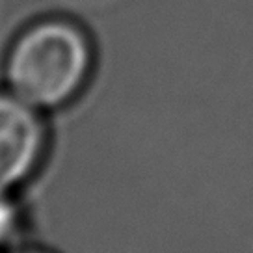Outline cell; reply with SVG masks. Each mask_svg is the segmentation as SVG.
<instances>
[{
	"mask_svg": "<svg viewBox=\"0 0 253 253\" xmlns=\"http://www.w3.org/2000/svg\"><path fill=\"white\" fill-rule=\"evenodd\" d=\"M91 54L82 32L65 23L34 26L15 43L8 58L11 93L34 108H54L79 91Z\"/></svg>",
	"mask_w": 253,
	"mask_h": 253,
	"instance_id": "obj_1",
	"label": "cell"
},
{
	"mask_svg": "<svg viewBox=\"0 0 253 253\" xmlns=\"http://www.w3.org/2000/svg\"><path fill=\"white\" fill-rule=\"evenodd\" d=\"M45 128L38 108L13 93H0V196H9L38 168Z\"/></svg>",
	"mask_w": 253,
	"mask_h": 253,
	"instance_id": "obj_2",
	"label": "cell"
},
{
	"mask_svg": "<svg viewBox=\"0 0 253 253\" xmlns=\"http://www.w3.org/2000/svg\"><path fill=\"white\" fill-rule=\"evenodd\" d=\"M19 229V211L8 196H0V246L8 244Z\"/></svg>",
	"mask_w": 253,
	"mask_h": 253,
	"instance_id": "obj_3",
	"label": "cell"
},
{
	"mask_svg": "<svg viewBox=\"0 0 253 253\" xmlns=\"http://www.w3.org/2000/svg\"><path fill=\"white\" fill-rule=\"evenodd\" d=\"M15 253H47V252H41V250H24V252H15Z\"/></svg>",
	"mask_w": 253,
	"mask_h": 253,
	"instance_id": "obj_4",
	"label": "cell"
}]
</instances>
